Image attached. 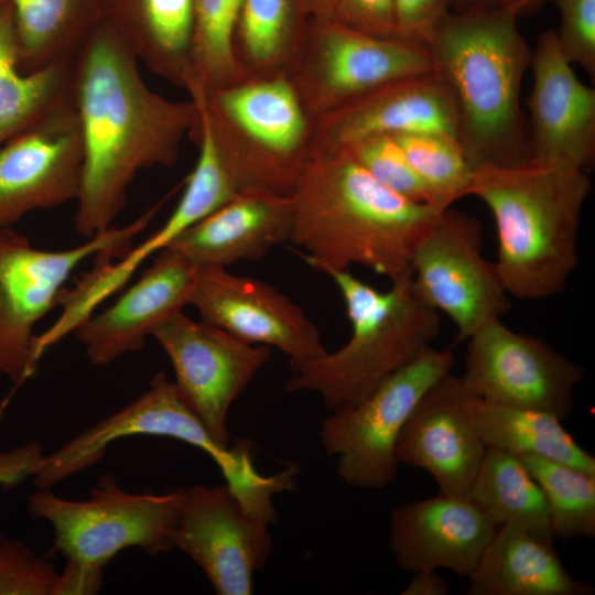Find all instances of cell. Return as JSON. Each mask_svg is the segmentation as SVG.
<instances>
[{"label": "cell", "instance_id": "cell-1", "mask_svg": "<svg viewBox=\"0 0 595 595\" xmlns=\"http://www.w3.org/2000/svg\"><path fill=\"white\" fill-rule=\"evenodd\" d=\"M139 64L104 19L75 56L72 96L84 164L74 224L85 239L112 227L139 172L177 162L183 139L197 122L195 101L152 90Z\"/></svg>", "mask_w": 595, "mask_h": 595}, {"label": "cell", "instance_id": "cell-2", "mask_svg": "<svg viewBox=\"0 0 595 595\" xmlns=\"http://www.w3.org/2000/svg\"><path fill=\"white\" fill-rule=\"evenodd\" d=\"M289 196V241L327 275L351 264L410 275L416 244L444 210L387 188L344 149L311 154Z\"/></svg>", "mask_w": 595, "mask_h": 595}, {"label": "cell", "instance_id": "cell-3", "mask_svg": "<svg viewBox=\"0 0 595 595\" xmlns=\"http://www.w3.org/2000/svg\"><path fill=\"white\" fill-rule=\"evenodd\" d=\"M517 20L501 7L451 11L426 45L452 96L456 138L473 169L530 161L520 89L532 50Z\"/></svg>", "mask_w": 595, "mask_h": 595}, {"label": "cell", "instance_id": "cell-4", "mask_svg": "<svg viewBox=\"0 0 595 595\" xmlns=\"http://www.w3.org/2000/svg\"><path fill=\"white\" fill-rule=\"evenodd\" d=\"M592 190L585 171L528 161L473 171L469 195L489 208L497 230L499 279L509 295L561 293L577 264V232Z\"/></svg>", "mask_w": 595, "mask_h": 595}, {"label": "cell", "instance_id": "cell-5", "mask_svg": "<svg viewBox=\"0 0 595 595\" xmlns=\"http://www.w3.org/2000/svg\"><path fill=\"white\" fill-rule=\"evenodd\" d=\"M344 300L351 335L335 351L290 364L289 392L317 393L331 411L356 403L410 364L440 334L439 313L414 291L411 274L379 291L348 270L328 274Z\"/></svg>", "mask_w": 595, "mask_h": 595}, {"label": "cell", "instance_id": "cell-6", "mask_svg": "<svg viewBox=\"0 0 595 595\" xmlns=\"http://www.w3.org/2000/svg\"><path fill=\"white\" fill-rule=\"evenodd\" d=\"M204 112L238 191L290 195L309 159L312 120L289 76L188 91Z\"/></svg>", "mask_w": 595, "mask_h": 595}, {"label": "cell", "instance_id": "cell-7", "mask_svg": "<svg viewBox=\"0 0 595 595\" xmlns=\"http://www.w3.org/2000/svg\"><path fill=\"white\" fill-rule=\"evenodd\" d=\"M183 488L165 494L129 493L112 475H104L88 499L71 500L51 489L28 496L33 519L47 521L54 549L66 560L105 567L120 551L139 548L151 556L173 547Z\"/></svg>", "mask_w": 595, "mask_h": 595}, {"label": "cell", "instance_id": "cell-8", "mask_svg": "<svg viewBox=\"0 0 595 595\" xmlns=\"http://www.w3.org/2000/svg\"><path fill=\"white\" fill-rule=\"evenodd\" d=\"M163 202L125 227H111L65 250L37 249L12 227L0 228V375L19 386L34 374V326L58 304L72 272L105 250H128Z\"/></svg>", "mask_w": 595, "mask_h": 595}, {"label": "cell", "instance_id": "cell-9", "mask_svg": "<svg viewBox=\"0 0 595 595\" xmlns=\"http://www.w3.org/2000/svg\"><path fill=\"white\" fill-rule=\"evenodd\" d=\"M450 349L425 347L363 400L331 410L320 437L326 454L336 458L339 478L348 486L378 489L397 476L399 434L412 410L439 379L451 372Z\"/></svg>", "mask_w": 595, "mask_h": 595}, {"label": "cell", "instance_id": "cell-10", "mask_svg": "<svg viewBox=\"0 0 595 595\" xmlns=\"http://www.w3.org/2000/svg\"><path fill=\"white\" fill-rule=\"evenodd\" d=\"M434 73L426 45L310 19L289 75L311 120L393 80Z\"/></svg>", "mask_w": 595, "mask_h": 595}, {"label": "cell", "instance_id": "cell-11", "mask_svg": "<svg viewBox=\"0 0 595 595\" xmlns=\"http://www.w3.org/2000/svg\"><path fill=\"white\" fill-rule=\"evenodd\" d=\"M133 435L172 437L202 450L234 487L246 484L255 473L247 444L236 447L218 444L175 382L159 372L139 398L48 455L44 454L31 476L33 484L39 489H51L101 461L110 443Z\"/></svg>", "mask_w": 595, "mask_h": 595}, {"label": "cell", "instance_id": "cell-12", "mask_svg": "<svg viewBox=\"0 0 595 595\" xmlns=\"http://www.w3.org/2000/svg\"><path fill=\"white\" fill-rule=\"evenodd\" d=\"M479 220L451 206L416 244L411 280L419 298L456 327L455 344L510 309L494 262L482 255Z\"/></svg>", "mask_w": 595, "mask_h": 595}, {"label": "cell", "instance_id": "cell-13", "mask_svg": "<svg viewBox=\"0 0 595 595\" xmlns=\"http://www.w3.org/2000/svg\"><path fill=\"white\" fill-rule=\"evenodd\" d=\"M466 343L462 379L482 400L548 412L562 421L573 411L584 369L543 339L516 332L497 317Z\"/></svg>", "mask_w": 595, "mask_h": 595}, {"label": "cell", "instance_id": "cell-14", "mask_svg": "<svg viewBox=\"0 0 595 595\" xmlns=\"http://www.w3.org/2000/svg\"><path fill=\"white\" fill-rule=\"evenodd\" d=\"M175 374V385L210 436L229 446L228 415L271 353L248 344L204 321L182 313L165 317L153 329Z\"/></svg>", "mask_w": 595, "mask_h": 595}, {"label": "cell", "instance_id": "cell-15", "mask_svg": "<svg viewBox=\"0 0 595 595\" xmlns=\"http://www.w3.org/2000/svg\"><path fill=\"white\" fill-rule=\"evenodd\" d=\"M173 547L188 555L218 595H249L272 552L269 523L225 483L183 488Z\"/></svg>", "mask_w": 595, "mask_h": 595}, {"label": "cell", "instance_id": "cell-16", "mask_svg": "<svg viewBox=\"0 0 595 595\" xmlns=\"http://www.w3.org/2000/svg\"><path fill=\"white\" fill-rule=\"evenodd\" d=\"M83 139L73 96L0 147V228L76 201Z\"/></svg>", "mask_w": 595, "mask_h": 595}, {"label": "cell", "instance_id": "cell-17", "mask_svg": "<svg viewBox=\"0 0 595 595\" xmlns=\"http://www.w3.org/2000/svg\"><path fill=\"white\" fill-rule=\"evenodd\" d=\"M202 321L252 345L272 346L300 364L323 356L317 327L271 284L221 267H197L190 301Z\"/></svg>", "mask_w": 595, "mask_h": 595}, {"label": "cell", "instance_id": "cell-18", "mask_svg": "<svg viewBox=\"0 0 595 595\" xmlns=\"http://www.w3.org/2000/svg\"><path fill=\"white\" fill-rule=\"evenodd\" d=\"M480 398L446 374L421 397L396 445L400 464L426 470L439 493L468 497L487 446L476 422Z\"/></svg>", "mask_w": 595, "mask_h": 595}, {"label": "cell", "instance_id": "cell-19", "mask_svg": "<svg viewBox=\"0 0 595 595\" xmlns=\"http://www.w3.org/2000/svg\"><path fill=\"white\" fill-rule=\"evenodd\" d=\"M530 66V161L586 172L595 156V89L577 78L555 31L539 36Z\"/></svg>", "mask_w": 595, "mask_h": 595}, {"label": "cell", "instance_id": "cell-20", "mask_svg": "<svg viewBox=\"0 0 595 595\" xmlns=\"http://www.w3.org/2000/svg\"><path fill=\"white\" fill-rule=\"evenodd\" d=\"M443 131L456 137L452 96L435 73L390 82L311 122L309 156L379 134Z\"/></svg>", "mask_w": 595, "mask_h": 595}, {"label": "cell", "instance_id": "cell-21", "mask_svg": "<svg viewBox=\"0 0 595 595\" xmlns=\"http://www.w3.org/2000/svg\"><path fill=\"white\" fill-rule=\"evenodd\" d=\"M197 267L166 248L155 255L140 279L119 299L84 321L73 334L95 366H107L143 348L169 315L190 305Z\"/></svg>", "mask_w": 595, "mask_h": 595}, {"label": "cell", "instance_id": "cell-22", "mask_svg": "<svg viewBox=\"0 0 595 595\" xmlns=\"http://www.w3.org/2000/svg\"><path fill=\"white\" fill-rule=\"evenodd\" d=\"M496 530L468 497L439 493L393 509L389 543L397 565L412 574L446 569L468 576Z\"/></svg>", "mask_w": 595, "mask_h": 595}, {"label": "cell", "instance_id": "cell-23", "mask_svg": "<svg viewBox=\"0 0 595 595\" xmlns=\"http://www.w3.org/2000/svg\"><path fill=\"white\" fill-rule=\"evenodd\" d=\"M289 195L261 188L240 191L229 202L181 234L167 248L196 267L227 268L257 261L289 241Z\"/></svg>", "mask_w": 595, "mask_h": 595}, {"label": "cell", "instance_id": "cell-24", "mask_svg": "<svg viewBox=\"0 0 595 595\" xmlns=\"http://www.w3.org/2000/svg\"><path fill=\"white\" fill-rule=\"evenodd\" d=\"M102 19L155 75L184 89L197 80L194 0H105Z\"/></svg>", "mask_w": 595, "mask_h": 595}, {"label": "cell", "instance_id": "cell-25", "mask_svg": "<svg viewBox=\"0 0 595 595\" xmlns=\"http://www.w3.org/2000/svg\"><path fill=\"white\" fill-rule=\"evenodd\" d=\"M553 547L518 524L500 526L467 576V594H594L592 585L569 573Z\"/></svg>", "mask_w": 595, "mask_h": 595}, {"label": "cell", "instance_id": "cell-26", "mask_svg": "<svg viewBox=\"0 0 595 595\" xmlns=\"http://www.w3.org/2000/svg\"><path fill=\"white\" fill-rule=\"evenodd\" d=\"M75 57L23 73L12 6L0 0V147L72 97Z\"/></svg>", "mask_w": 595, "mask_h": 595}, {"label": "cell", "instance_id": "cell-27", "mask_svg": "<svg viewBox=\"0 0 595 595\" xmlns=\"http://www.w3.org/2000/svg\"><path fill=\"white\" fill-rule=\"evenodd\" d=\"M309 21L303 0H241L234 52L244 78L289 76Z\"/></svg>", "mask_w": 595, "mask_h": 595}, {"label": "cell", "instance_id": "cell-28", "mask_svg": "<svg viewBox=\"0 0 595 595\" xmlns=\"http://www.w3.org/2000/svg\"><path fill=\"white\" fill-rule=\"evenodd\" d=\"M18 34V63L31 73L75 57L101 21L105 0H8Z\"/></svg>", "mask_w": 595, "mask_h": 595}, {"label": "cell", "instance_id": "cell-29", "mask_svg": "<svg viewBox=\"0 0 595 595\" xmlns=\"http://www.w3.org/2000/svg\"><path fill=\"white\" fill-rule=\"evenodd\" d=\"M468 498L496 527L518 524L554 544L543 493L518 456L487 447Z\"/></svg>", "mask_w": 595, "mask_h": 595}, {"label": "cell", "instance_id": "cell-30", "mask_svg": "<svg viewBox=\"0 0 595 595\" xmlns=\"http://www.w3.org/2000/svg\"><path fill=\"white\" fill-rule=\"evenodd\" d=\"M476 422L487 447L516 456L537 455L595 475V457L564 429L562 420L551 413L480 399Z\"/></svg>", "mask_w": 595, "mask_h": 595}, {"label": "cell", "instance_id": "cell-31", "mask_svg": "<svg viewBox=\"0 0 595 595\" xmlns=\"http://www.w3.org/2000/svg\"><path fill=\"white\" fill-rule=\"evenodd\" d=\"M540 486L553 533L561 540L595 537V475L537 455L518 456Z\"/></svg>", "mask_w": 595, "mask_h": 595}, {"label": "cell", "instance_id": "cell-32", "mask_svg": "<svg viewBox=\"0 0 595 595\" xmlns=\"http://www.w3.org/2000/svg\"><path fill=\"white\" fill-rule=\"evenodd\" d=\"M241 0H194L192 58L197 80L215 90L244 80L234 52Z\"/></svg>", "mask_w": 595, "mask_h": 595}, {"label": "cell", "instance_id": "cell-33", "mask_svg": "<svg viewBox=\"0 0 595 595\" xmlns=\"http://www.w3.org/2000/svg\"><path fill=\"white\" fill-rule=\"evenodd\" d=\"M441 208L469 195L473 171L465 152L451 133L418 131L391 134Z\"/></svg>", "mask_w": 595, "mask_h": 595}, {"label": "cell", "instance_id": "cell-34", "mask_svg": "<svg viewBox=\"0 0 595 595\" xmlns=\"http://www.w3.org/2000/svg\"><path fill=\"white\" fill-rule=\"evenodd\" d=\"M343 149L374 178L398 195L445 209L436 205L432 193L413 170L393 136L368 137Z\"/></svg>", "mask_w": 595, "mask_h": 595}, {"label": "cell", "instance_id": "cell-35", "mask_svg": "<svg viewBox=\"0 0 595 595\" xmlns=\"http://www.w3.org/2000/svg\"><path fill=\"white\" fill-rule=\"evenodd\" d=\"M57 575L29 545L0 532V595H52Z\"/></svg>", "mask_w": 595, "mask_h": 595}, {"label": "cell", "instance_id": "cell-36", "mask_svg": "<svg viewBox=\"0 0 595 595\" xmlns=\"http://www.w3.org/2000/svg\"><path fill=\"white\" fill-rule=\"evenodd\" d=\"M560 28L559 50L570 64L582 66L595 77V0H555Z\"/></svg>", "mask_w": 595, "mask_h": 595}, {"label": "cell", "instance_id": "cell-37", "mask_svg": "<svg viewBox=\"0 0 595 595\" xmlns=\"http://www.w3.org/2000/svg\"><path fill=\"white\" fill-rule=\"evenodd\" d=\"M331 20L371 35L398 36L393 0H339Z\"/></svg>", "mask_w": 595, "mask_h": 595}, {"label": "cell", "instance_id": "cell-38", "mask_svg": "<svg viewBox=\"0 0 595 595\" xmlns=\"http://www.w3.org/2000/svg\"><path fill=\"white\" fill-rule=\"evenodd\" d=\"M397 34L428 45L435 29L452 11L453 0H393Z\"/></svg>", "mask_w": 595, "mask_h": 595}, {"label": "cell", "instance_id": "cell-39", "mask_svg": "<svg viewBox=\"0 0 595 595\" xmlns=\"http://www.w3.org/2000/svg\"><path fill=\"white\" fill-rule=\"evenodd\" d=\"M43 455L36 442L0 451V487L11 488L31 477Z\"/></svg>", "mask_w": 595, "mask_h": 595}, {"label": "cell", "instance_id": "cell-40", "mask_svg": "<svg viewBox=\"0 0 595 595\" xmlns=\"http://www.w3.org/2000/svg\"><path fill=\"white\" fill-rule=\"evenodd\" d=\"M102 566L66 560L58 573L52 595L96 594L102 585Z\"/></svg>", "mask_w": 595, "mask_h": 595}, {"label": "cell", "instance_id": "cell-41", "mask_svg": "<svg viewBox=\"0 0 595 595\" xmlns=\"http://www.w3.org/2000/svg\"><path fill=\"white\" fill-rule=\"evenodd\" d=\"M450 585L437 570H421L413 573L409 584L402 589V595H447Z\"/></svg>", "mask_w": 595, "mask_h": 595}, {"label": "cell", "instance_id": "cell-42", "mask_svg": "<svg viewBox=\"0 0 595 595\" xmlns=\"http://www.w3.org/2000/svg\"><path fill=\"white\" fill-rule=\"evenodd\" d=\"M339 0H303L305 10L310 19L328 20Z\"/></svg>", "mask_w": 595, "mask_h": 595}, {"label": "cell", "instance_id": "cell-43", "mask_svg": "<svg viewBox=\"0 0 595 595\" xmlns=\"http://www.w3.org/2000/svg\"><path fill=\"white\" fill-rule=\"evenodd\" d=\"M547 1L549 0H500L498 7L512 12L519 18L537 10Z\"/></svg>", "mask_w": 595, "mask_h": 595}, {"label": "cell", "instance_id": "cell-44", "mask_svg": "<svg viewBox=\"0 0 595 595\" xmlns=\"http://www.w3.org/2000/svg\"><path fill=\"white\" fill-rule=\"evenodd\" d=\"M500 0H453V12H468L494 9L499 6Z\"/></svg>", "mask_w": 595, "mask_h": 595}]
</instances>
